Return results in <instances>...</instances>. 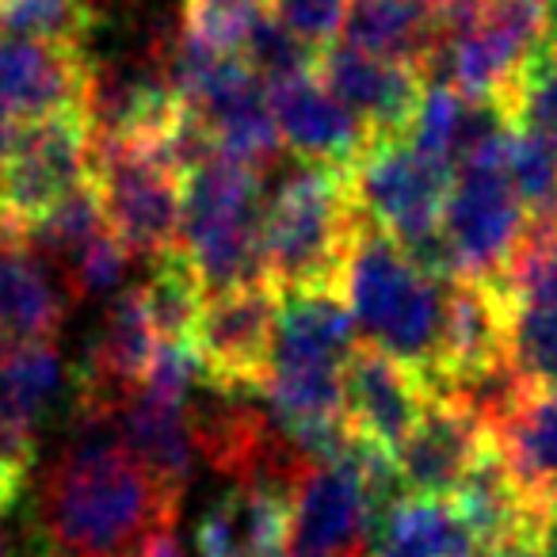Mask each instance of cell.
I'll list each match as a JSON object with an SVG mask.
<instances>
[{
  "mask_svg": "<svg viewBox=\"0 0 557 557\" xmlns=\"http://www.w3.org/2000/svg\"><path fill=\"white\" fill-rule=\"evenodd\" d=\"M539 554L542 557H557V496L546 500V511H542L539 523Z\"/></svg>",
  "mask_w": 557,
  "mask_h": 557,
  "instance_id": "d590c367",
  "label": "cell"
},
{
  "mask_svg": "<svg viewBox=\"0 0 557 557\" xmlns=\"http://www.w3.org/2000/svg\"><path fill=\"white\" fill-rule=\"evenodd\" d=\"M149 321H153L161 341H191V329L199 321V310L207 302V287L187 263L180 248L149 260V278L141 283Z\"/></svg>",
  "mask_w": 557,
  "mask_h": 557,
  "instance_id": "cb8c5ba5",
  "label": "cell"
},
{
  "mask_svg": "<svg viewBox=\"0 0 557 557\" xmlns=\"http://www.w3.org/2000/svg\"><path fill=\"white\" fill-rule=\"evenodd\" d=\"M263 172L214 153L195 164L180 191V252L202 278V287L225 290L263 275Z\"/></svg>",
  "mask_w": 557,
  "mask_h": 557,
  "instance_id": "277c9868",
  "label": "cell"
},
{
  "mask_svg": "<svg viewBox=\"0 0 557 557\" xmlns=\"http://www.w3.org/2000/svg\"><path fill=\"white\" fill-rule=\"evenodd\" d=\"M278 302L283 295L268 278L210 290L191 329V348L199 356L202 382L260 394L271 348H275Z\"/></svg>",
  "mask_w": 557,
  "mask_h": 557,
  "instance_id": "52a82bcc",
  "label": "cell"
},
{
  "mask_svg": "<svg viewBox=\"0 0 557 557\" xmlns=\"http://www.w3.org/2000/svg\"><path fill=\"white\" fill-rule=\"evenodd\" d=\"M508 359L531 386L557 389V306H511Z\"/></svg>",
  "mask_w": 557,
  "mask_h": 557,
  "instance_id": "f1b7e54d",
  "label": "cell"
},
{
  "mask_svg": "<svg viewBox=\"0 0 557 557\" xmlns=\"http://www.w3.org/2000/svg\"><path fill=\"white\" fill-rule=\"evenodd\" d=\"M462 111H466V96L458 92L455 85L424 81V96H420L417 115H412L405 138H409L420 153L435 157V161L455 169V141H458V126H462Z\"/></svg>",
  "mask_w": 557,
  "mask_h": 557,
  "instance_id": "1f68e13d",
  "label": "cell"
},
{
  "mask_svg": "<svg viewBox=\"0 0 557 557\" xmlns=\"http://www.w3.org/2000/svg\"><path fill=\"white\" fill-rule=\"evenodd\" d=\"M481 557H542L539 527H534V531H516V534H508V539L493 542V546L481 549Z\"/></svg>",
  "mask_w": 557,
  "mask_h": 557,
  "instance_id": "e575fe53",
  "label": "cell"
},
{
  "mask_svg": "<svg viewBox=\"0 0 557 557\" xmlns=\"http://www.w3.org/2000/svg\"><path fill=\"white\" fill-rule=\"evenodd\" d=\"M172 500L126 450L119 412L73 401L70 435L42 473L27 516V557H134L176 527Z\"/></svg>",
  "mask_w": 557,
  "mask_h": 557,
  "instance_id": "6da1fadb",
  "label": "cell"
},
{
  "mask_svg": "<svg viewBox=\"0 0 557 557\" xmlns=\"http://www.w3.org/2000/svg\"><path fill=\"white\" fill-rule=\"evenodd\" d=\"M73 298L62 275L24 245L16 233H0V341H54Z\"/></svg>",
  "mask_w": 557,
  "mask_h": 557,
  "instance_id": "2e32d148",
  "label": "cell"
},
{
  "mask_svg": "<svg viewBox=\"0 0 557 557\" xmlns=\"http://www.w3.org/2000/svg\"><path fill=\"white\" fill-rule=\"evenodd\" d=\"M96 24L92 0H0V35L85 47Z\"/></svg>",
  "mask_w": 557,
  "mask_h": 557,
  "instance_id": "83f0119b",
  "label": "cell"
},
{
  "mask_svg": "<svg viewBox=\"0 0 557 557\" xmlns=\"http://www.w3.org/2000/svg\"><path fill=\"white\" fill-rule=\"evenodd\" d=\"M428 386L412 367L386 356L374 344H363L351 351L344 367V409L359 435L397 450L409 428L428 405Z\"/></svg>",
  "mask_w": 557,
  "mask_h": 557,
  "instance_id": "9a60e30c",
  "label": "cell"
},
{
  "mask_svg": "<svg viewBox=\"0 0 557 557\" xmlns=\"http://www.w3.org/2000/svg\"><path fill=\"white\" fill-rule=\"evenodd\" d=\"M92 180V126L85 108L27 123L0 169V233H24L54 202Z\"/></svg>",
  "mask_w": 557,
  "mask_h": 557,
  "instance_id": "5b68a950",
  "label": "cell"
},
{
  "mask_svg": "<svg viewBox=\"0 0 557 557\" xmlns=\"http://www.w3.org/2000/svg\"><path fill=\"white\" fill-rule=\"evenodd\" d=\"M478 539L443 496L405 493L371 539V557H458L473 554Z\"/></svg>",
  "mask_w": 557,
  "mask_h": 557,
  "instance_id": "603a6c76",
  "label": "cell"
},
{
  "mask_svg": "<svg viewBox=\"0 0 557 557\" xmlns=\"http://www.w3.org/2000/svg\"><path fill=\"white\" fill-rule=\"evenodd\" d=\"M92 184L108 225L134 256L172 252L180 245V191L184 176L161 164L146 146L92 141Z\"/></svg>",
  "mask_w": 557,
  "mask_h": 557,
  "instance_id": "8992f818",
  "label": "cell"
},
{
  "mask_svg": "<svg viewBox=\"0 0 557 557\" xmlns=\"http://www.w3.org/2000/svg\"><path fill=\"white\" fill-rule=\"evenodd\" d=\"M131 248L108 230H100L96 237H88L85 245H77L62 263H54V271L62 275L65 290L73 302L92 298V302H111L119 290H126V275H131Z\"/></svg>",
  "mask_w": 557,
  "mask_h": 557,
  "instance_id": "4316f807",
  "label": "cell"
},
{
  "mask_svg": "<svg viewBox=\"0 0 557 557\" xmlns=\"http://www.w3.org/2000/svg\"><path fill=\"white\" fill-rule=\"evenodd\" d=\"M341 35L367 54L409 62L424 73L440 47L435 0H351Z\"/></svg>",
  "mask_w": 557,
  "mask_h": 557,
  "instance_id": "44dd1931",
  "label": "cell"
},
{
  "mask_svg": "<svg viewBox=\"0 0 557 557\" xmlns=\"http://www.w3.org/2000/svg\"><path fill=\"white\" fill-rule=\"evenodd\" d=\"M443 287L447 283L424 275L386 230L363 218L341 271V295L356 318L359 341L428 379L440 351Z\"/></svg>",
  "mask_w": 557,
  "mask_h": 557,
  "instance_id": "3957f363",
  "label": "cell"
},
{
  "mask_svg": "<svg viewBox=\"0 0 557 557\" xmlns=\"http://www.w3.org/2000/svg\"><path fill=\"white\" fill-rule=\"evenodd\" d=\"M359 348V329L336 287L283 290L275 348L268 367H318L344 371Z\"/></svg>",
  "mask_w": 557,
  "mask_h": 557,
  "instance_id": "e0dca14e",
  "label": "cell"
},
{
  "mask_svg": "<svg viewBox=\"0 0 557 557\" xmlns=\"http://www.w3.org/2000/svg\"><path fill=\"white\" fill-rule=\"evenodd\" d=\"M318 81L371 126L374 141L405 138L424 96V73L409 62L367 54L351 42H333L318 54Z\"/></svg>",
  "mask_w": 557,
  "mask_h": 557,
  "instance_id": "8fae6325",
  "label": "cell"
},
{
  "mask_svg": "<svg viewBox=\"0 0 557 557\" xmlns=\"http://www.w3.org/2000/svg\"><path fill=\"white\" fill-rule=\"evenodd\" d=\"M447 500L481 549L516 531H534L542 523V511H546V504H534L523 493L496 443H488L485 455L470 466V473L458 481V488Z\"/></svg>",
  "mask_w": 557,
  "mask_h": 557,
  "instance_id": "ffe728a7",
  "label": "cell"
},
{
  "mask_svg": "<svg viewBox=\"0 0 557 557\" xmlns=\"http://www.w3.org/2000/svg\"><path fill=\"white\" fill-rule=\"evenodd\" d=\"M493 283L508 306H557V225L527 222L516 252Z\"/></svg>",
  "mask_w": 557,
  "mask_h": 557,
  "instance_id": "484cf974",
  "label": "cell"
},
{
  "mask_svg": "<svg viewBox=\"0 0 557 557\" xmlns=\"http://www.w3.org/2000/svg\"><path fill=\"white\" fill-rule=\"evenodd\" d=\"M450 180L455 169L420 153L409 138H382L351 169V195L367 222L405 240L443 222Z\"/></svg>",
  "mask_w": 557,
  "mask_h": 557,
  "instance_id": "9c48e42d",
  "label": "cell"
},
{
  "mask_svg": "<svg viewBox=\"0 0 557 557\" xmlns=\"http://www.w3.org/2000/svg\"><path fill=\"white\" fill-rule=\"evenodd\" d=\"M271 115H275L278 138L298 161L321 164V169L351 172L363 153L374 146V134L356 111H348L318 73L283 81L268 88Z\"/></svg>",
  "mask_w": 557,
  "mask_h": 557,
  "instance_id": "7c38bea8",
  "label": "cell"
},
{
  "mask_svg": "<svg viewBox=\"0 0 557 557\" xmlns=\"http://www.w3.org/2000/svg\"><path fill=\"white\" fill-rule=\"evenodd\" d=\"M488 443L493 432L458 397L432 394L401 447L394 450L405 493L447 500L458 481L470 473V466L485 455Z\"/></svg>",
  "mask_w": 557,
  "mask_h": 557,
  "instance_id": "4fadbf2b",
  "label": "cell"
},
{
  "mask_svg": "<svg viewBox=\"0 0 557 557\" xmlns=\"http://www.w3.org/2000/svg\"><path fill=\"white\" fill-rule=\"evenodd\" d=\"M504 462L534 504L557 496V389H539L519 401V409L493 432Z\"/></svg>",
  "mask_w": 557,
  "mask_h": 557,
  "instance_id": "7402d4cb",
  "label": "cell"
},
{
  "mask_svg": "<svg viewBox=\"0 0 557 557\" xmlns=\"http://www.w3.org/2000/svg\"><path fill=\"white\" fill-rule=\"evenodd\" d=\"M516 126L546 138L557 149V50L542 42L519 70V81L508 96Z\"/></svg>",
  "mask_w": 557,
  "mask_h": 557,
  "instance_id": "4dcf8cb0",
  "label": "cell"
},
{
  "mask_svg": "<svg viewBox=\"0 0 557 557\" xmlns=\"http://www.w3.org/2000/svg\"><path fill=\"white\" fill-rule=\"evenodd\" d=\"M65 382V363L58 356L54 341H24V344H4L0 351V386L9 394V401L39 424L42 409L58 397Z\"/></svg>",
  "mask_w": 557,
  "mask_h": 557,
  "instance_id": "d4e9b609",
  "label": "cell"
},
{
  "mask_svg": "<svg viewBox=\"0 0 557 557\" xmlns=\"http://www.w3.org/2000/svg\"><path fill=\"white\" fill-rule=\"evenodd\" d=\"M283 557H298V554H290V549H287V554H283Z\"/></svg>",
  "mask_w": 557,
  "mask_h": 557,
  "instance_id": "74e56055",
  "label": "cell"
},
{
  "mask_svg": "<svg viewBox=\"0 0 557 557\" xmlns=\"http://www.w3.org/2000/svg\"><path fill=\"white\" fill-rule=\"evenodd\" d=\"M290 542V500L233 485L195 531L199 557H271Z\"/></svg>",
  "mask_w": 557,
  "mask_h": 557,
  "instance_id": "d6986e66",
  "label": "cell"
},
{
  "mask_svg": "<svg viewBox=\"0 0 557 557\" xmlns=\"http://www.w3.org/2000/svg\"><path fill=\"white\" fill-rule=\"evenodd\" d=\"M348 4L351 0H271V16L287 24L313 50H325L344 32Z\"/></svg>",
  "mask_w": 557,
  "mask_h": 557,
  "instance_id": "836d02e7",
  "label": "cell"
},
{
  "mask_svg": "<svg viewBox=\"0 0 557 557\" xmlns=\"http://www.w3.org/2000/svg\"><path fill=\"white\" fill-rule=\"evenodd\" d=\"M363 214L351 195V172L298 161L263 199V275L283 290H341V271Z\"/></svg>",
  "mask_w": 557,
  "mask_h": 557,
  "instance_id": "7a4b0ae2",
  "label": "cell"
},
{
  "mask_svg": "<svg viewBox=\"0 0 557 557\" xmlns=\"http://www.w3.org/2000/svg\"><path fill=\"white\" fill-rule=\"evenodd\" d=\"M374 508L359 473L344 462H313L290 496V542L298 557H371Z\"/></svg>",
  "mask_w": 557,
  "mask_h": 557,
  "instance_id": "30bf717a",
  "label": "cell"
},
{
  "mask_svg": "<svg viewBox=\"0 0 557 557\" xmlns=\"http://www.w3.org/2000/svg\"><path fill=\"white\" fill-rule=\"evenodd\" d=\"M527 230V210L504 172V153L455 169L443 199V233L466 278H496Z\"/></svg>",
  "mask_w": 557,
  "mask_h": 557,
  "instance_id": "ba28073f",
  "label": "cell"
},
{
  "mask_svg": "<svg viewBox=\"0 0 557 557\" xmlns=\"http://www.w3.org/2000/svg\"><path fill=\"white\" fill-rule=\"evenodd\" d=\"M546 47L557 50V0H546Z\"/></svg>",
  "mask_w": 557,
  "mask_h": 557,
  "instance_id": "8d00e7d4",
  "label": "cell"
},
{
  "mask_svg": "<svg viewBox=\"0 0 557 557\" xmlns=\"http://www.w3.org/2000/svg\"><path fill=\"white\" fill-rule=\"evenodd\" d=\"M318 54L310 42H302L287 24H278L271 12H263L256 20V27L248 32L240 58L248 62V70L263 81V85H283V81L306 77V73L318 70Z\"/></svg>",
  "mask_w": 557,
  "mask_h": 557,
  "instance_id": "f546056e",
  "label": "cell"
},
{
  "mask_svg": "<svg viewBox=\"0 0 557 557\" xmlns=\"http://www.w3.org/2000/svg\"><path fill=\"white\" fill-rule=\"evenodd\" d=\"M119 432H123L126 450L149 470V478L172 500H184L195 478V462H199V443H195L187 405L157 401L138 389L119 409Z\"/></svg>",
  "mask_w": 557,
  "mask_h": 557,
  "instance_id": "ac0fdd59",
  "label": "cell"
},
{
  "mask_svg": "<svg viewBox=\"0 0 557 557\" xmlns=\"http://www.w3.org/2000/svg\"><path fill=\"white\" fill-rule=\"evenodd\" d=\"M88 85V50L0 35V123H39L81 108Z\"/></svg>",
  "mask_w": 557,
  "mask_h": 557,
  "instance_id": "5bb4252c",
  "label": "cell"
},
{
  "mask_svg": "<svg viewBox=\"0 0 557 557\" xmlns=\"http://www.w3.org/2000/svg\"><path fill=\"white\" fill-rule=\"evenodd\" d=\"M271 0H180V24L218 50H240Z\"/></svg>",
  "mask_w": 557,
  "mask_h": 557,
  "instance_id": "d6a6232c",
  "label": "cell"
}]
</instances>
